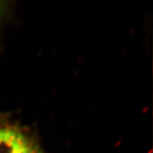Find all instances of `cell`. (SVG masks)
Segmentation results:
<instances>
[{"mask_svg":"<svg viewBox=\"0 0 153 153\" xmlns=\"http://www.w3.org/2000/svg\"><path fill=\"white\" fill-rule=\"evenodd\" d=\"M30 141L15 128H0V153H21Z\"/></svg>","mask_w":153,"mask_h":153,"instance_id":"1","label":"cell"},{"mask_svg":"<svg viewBox=\"0 0 153 153\" xmlns=\"http://www.w3.org/2000/svg\"><path fill=\"white\" fill-rule=\"evenodd\" d=\"M21 153H44L38 147L36 144L31 141L30 142L27 146Z\"/></svg>","mask_w":153,"mask_h":153,"instance_id":"2","label":"cell"},{"mask_svg":"<svg viewBox=\"0 0 153 153\" xmlns=\"http://www.w3.org/2000/svg\"><path fill=\"white\" fill-rule=\"evenodd\" d=\"M4 1H0V13L2 12V10H3V8L4 7Z\"/></svg>","mask_w":153,"mask_h":153,"instance_id":"3","label":"cell"}]
</instances>
